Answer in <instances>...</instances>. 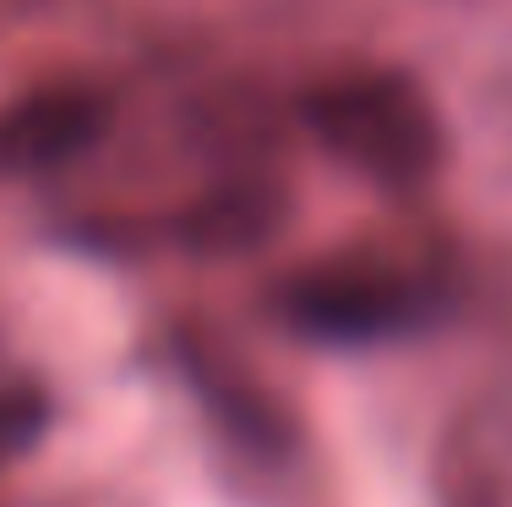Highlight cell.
<instances>
[{"instance_id": "obj_2", "label": "cell", "mask_w": 512, "mask_h": 507, "mask_svg": "<svg viewBox=\"0 0 512 507\" xmlns=\"http://www.w3.org/2000/svg\"><path fill=\"white\" fill-rule=\"evenodd\" d=\"M431 311V279L404 268L398 257H376V251H349V257L316 262L300 273L289 289V317L306 333L322 338H382Z\"/></svg>"}, {"instance_id": "obj_3", "label": "cell", "mask_w": 512, "mask_h": 507, "mask_svg": "<svg viewBox=\"0 0 512 507\" xmlns=\"http://www.w3.org/2000/svg\"><path fill=\"white\" fill-rule=\"evenodd\" d=\"M109 126V104L99 93L60 88L0 115V169H50L71 153L93 148Z\"/></svg>"}, {"instance_id": "obj_1", "label": "cell", "mask_w": 512, "mask_h": 507, "mask_svg": "<svg viewBox=\"0 0 512 507\" xmlns=\"http://www.w3.org/2000/svg\"><path fill=\"white\" fill-rule=\"evenodd\" d=\"M306 120L338 159L376 186H425L442 164L436 110L404 77H344L333 88H316L306 99Z\"/></svg>"}, {"instance_id": "obj_4", "label": "cell", "mask_w": 512, "mask_h": 507, "mask_svg": "<svg viewBox=\"0 0 512 507\" xmlns=\"http://www.w3.org/2000/svg\"><path fill=\"white\" fill-rule=\"evenodd\" d=\"M44 431V398L39 393H0V458L22 453Z\"/></svg>"}]
</instances>
